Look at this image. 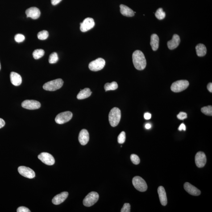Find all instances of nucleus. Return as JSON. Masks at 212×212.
<instances>
[{
    "label": "nucleus",
    "mask_w": 212,
    "mask_h": 212,
    "mask_svg": "<svg viewBox=\"0 0 212 212\" xmlns=\"http://www.w3.org/2000/svg\"><path fill=\"white\" fill-rule=\"evenodd\" d=\"M130 205L129 204L126 203L124 204L123 207L121 209V212H130Z\"/></svg>",
    "instance_id": "72a5a7b5"
},
{
    "label": "nucleus",
    "mask_w": 212,
    "mask_h": 212,
    "mask_svg": "<svg viewBox=\"0 0 212 212\" xmlns=\"http://www.w3.org/2000/svg\"><path fill=\"white\" fill-rule=\"evenodd\" d=\"M121 118V110L118 108L112 109L109 113V122L112 127H115L119 123Z\"/></svg>",
    "instance_id": "f03ea898"
},
{
    "label": "nucleus",
    "mask_w": 212,
    "mask_h": 212,
    "mask_svg": "<svg viewBox=\"0 0 212 212\" xmlns=\"http://www.w3.org/2000/svg\"><path fill=\"white\" fill-rule=\"evenodd\" d=\"M196 165L199 168H203L206 163L207 159L204 153L199 152L197 153L195 158Z\"/></svg>",
    "instance_id": "ddd939ff"
},
{
    "label": "nucleus",
    "mask_w": 212,
    "mask_h": 212,
    "mask_svg": "<svg viewBox=\"0 0 212 212\" xmlns=\"http://www.w3.org/2000/svg\"><path fill=\"white\" fill-rule=\"evenodd\" d=\"M5 121L2 118H0V129L2 128L5 126Z\"/></svg>",
    "instance_id": "ea45409f"
},
{
    "label": "nucleus",
    "mask_w": 212,
    "mask_h": 212,
    "mask_svg": "<svg viewBox=\"0 0 212 212\" xmlns=\"http://www.w3.org/2000/svg\"><path fill=\"white\" fill-rule=\"evenodd\" d=\"M189 86V82L187 80H179L172 84L171 89L172 92L180 93L187 89Z\"/></svg>",
    "instance_id": "20e7f679"
},
{
    "label": "nucleus",
    "mask_w": 212,
    "mask_h": 212,
    "mask_svg": "<svg viewBox=\"0 0 212 212\" xmlns=\"http://www.w3.org/2000/svg\"><path fill=\"white\" fill-rule=\"evenodd\" d=\"M158 192L161 203L163 206H165L168 203V200H167L166 193L164 187H159L158 188Z\"/></svg>",
    "instance_id": "6ab92c4d"
},
{
    "label": "nucleus",
    "mask_w": 212,
    "mask_h": 212,
    "mask_svg": "<svg viewBox=\"0 0 212 212\" xmlns=\"http://www.w3.org/2000/svg\"><path fill=\"white\" fill-rule=\"evenodd\" d=\"M180 37L177 34H174L172 39L168 42V47L170 50H172L177 48L180 44Z\"/></svg>",
    "instance_id": "a211bd4d"
},
{
    "label": "nucleus",
    "mask_w": 212,
    "mask_h": 212,
    "mask_svg": "<svg viewBox=\"0 0 212 212\" xmlns=\"http://www.w3.org/2000/svg\"><path fill=\"white\" fill-rule=\"evenodd\" d=\"M73 114L71 112L66 111L63 112L58 114L55 118L56 123L59 124H63L69 122L72 119Z\"/></svg>",
    "instance_id": "0eeeda50"
},
{
    "label": "nucleus",
    "mask_w": 212,
    "mask_h": 212,
    "mask_svg": "<svg viewBox=\"0 0 212 212\" xmlns=\"http://www.w3.org/2000/svg\"><path fill=\"white\" fill-rule=\"evenodd\" d=\"M184 188L185 190L189 194L193 196H197L200 195L201 194L200 190L195 187L191 185L190 183L186 182L184 184Z\"/></svg>",
    "instance_id": "2eb2a0df"
},
{
    "label": "nucleus",
    "mask_w": 212,
    "mask_h": 212,
    "mask_svg": "<svg viewBox=\"0 0 212 212\" xmlns=\"http://www.w3.org/2000/svg\"><path fill=\"white\" fill-rule=\"evenodd\" d=\"M38 158L42 162L48 165H52L54 164L55 161L53 156L47 152H42L38 156Z\"/></svg>",
    "instance_id": "1a4fd4ad"
},
{
    "label": "nucleus",
    "mask_w": 212,
    "mask_h": 212,
    "mask_svg": "<svg viewBox=\"0 0 212 212\" xmlns=\"http://www.w3.org/2000/svg\"><path fill=\"white\" fill-rule=\"evenodd\" d=\"M48 32L46 30H43L38 33V37L40 40H44L47 39L48 37Z\"/></svg>",
    "instance_id": "c756f323"
},
{
    "label": "nucleus",
    "mask_w": 212,
    "mask_h": 212,
    "mask_svg": "<svg viewBox=\"0 0 212 212\" xmlns=\"http://www.w3.org/2000/svg\"><path fill=\"white\" fill-rule=\"evenodd\" d=\"M150 44L153 51H156L158 49L159 45V38L156 34H153L151 38Z\"/></svg>",
    "instance_id": "4be33fe9"
},
{
    "label": "nucleus",
    "mask_w": 212,
    "mask_h": 212,
    "mask_svg": "<svg viewBox=\"0 0 212 212\" xmlns=\"http://www.w3.org/2000/svg\"><path fill=\"white\" fill-rule=\"evenodd\" d=\"M120 12L122 15L127 17H132L134 15V12L130 8L123 5H120Z\"/></svg>",
    "instance_id": "412c9836"
},
{
    "label": "nucleus",
    "mask_w": 212,
    "mask_h": 212,
    "mask_svg": "<svg viewBox=\"0 0 212 212\" xmlns=\"http://www.w3.org/2000/svg\"><path fill=\"white\" fill-rule=\"evenodd\" d=\"M99 197V195L96 192H91L84 199L83 204L85 206L88 207L93 206L98 201Z\"/></svg>",
    "instance_id": "423d86ee"
},
{
    "label": "nucleus",
    "mask_w": 212,
    "mask_h": 212,
    "mask_svg": "<svg viewBox=\"0 0 212 212\" xmlns=\"http://www.w3.org/2000/svg\"><path fill=\"white\" fill-rule=\"evenodd\" d=\"M64 83L61 79H56L46 83L43 85V88L46 90L54 91L60 89L63 86Z\"/></svg>",
    "instance_id": "7ed1b4c3"
},
{
    "label": "nucleus",
    "mask_w": 212,
    "mask_h": 212,
    "mask_svg": "<svg viewBox=\"0 0 212 212\" xmlns=\"http://www.w3.org/2000/svg\"><path fill=\"white\" fill-rule=\"evenodd\" d=\"M207 89L210 93H212V83H209L207 86Z\"/></svg>",
    "instance_id": "a19ab883"
},
{
    "label": "nucleus",
    "mask_w": 212,
    "mask_h": 212,
    "mask_svg": "<svg viewBox=\"0 0 212 212\" xmlns=\"http://www.w3.org/2000/svg\"><path fill=\"white\" fill-rule=\"evenodd\" d=\"M68 195V193L67 192H64L60 194L57 195L53 198L52 202L54 204L57 205L60 204L64 202L66 199Z\"/></svg>",
    "instance_id": "f3484780"
},
{
    "label": "nucleus",
    "mask_w": 212,
    "mask_h": 212,
    "mask_svg": "<svg viewBox=\"0 0 212 212\" xmlns=\"http://www.w3.org/2000/svg\"><path fill=\"white\" fill-rule=\"evenodd\" d=\"M178 130L180 131L182 130L185 131L186 130V126H185V125L184 123L181 124L178 128Z\"/></svg>",
    "instance_id": "e433bc0d"
},
{
    "label": "nucleus",
    "mask_w": 212,
    "mask_h": 212,
    "mask_svg": "<svg viewBox=\"0 0 212 212\" xmlns=\"http://www.w3.org/2000/svg\"><path fill=\"white\" fill-rule=\"evenodd\" d=\"M1 63H0V70H1Z\"/></svg>",
    "instance_id": "37998d69"
},
{
    "label": "nucleus",
    "mask_w": 212,
    "mask_h": 212,
    "mask_svg": "<svg viewBox=\"0 0 212 212\" xmlns=\"http://www.w3.org/2000/svg\"><path fill=\"white\" fill-rule=\"evenodd\" d=\"M130 159L134 164L138 165L140 163V159L139 157L135 154H132L131 155Z\"/></svg>",
    "instance_id": "2f4dec72"
},
{
    "label": "nucleus",
    "mask_w": 212,
    "mask_h": 212,
    "mask_svg": "<svg viewBox=\"0 0 212 212\" xmlns=\"http://www.w3.org/2000/svg\"><path fill=\"white\" fill-rule=\"evenodd\" d=\"M18 212H30V210L28 208L25 207H20L17 209Z\"/></svg>",
    "instance_id": "c9c22d12"
},
{
    "label": "nucleus",
    "mask_w": 212,
    "mask_h": 212,
    "mask_svg": "<svg viewBox=\"0 0 212 212\" xmlns=\"http://www.w3.org/2000/svg\"><path fill=\"white\" fill-rule=\"evenodd\" d=\"M155 15L157 19L160 20L164 19L165 18L166 16L165 13V12L162 8H159L157 10Z\"/></svg>",
    "instance_id": "bb28decb"
},
{
    "label": "nucleus",
    "mask_w": 212,
    "mask_h": 212,
    "mask_svg": "<svg viewBox=\"0 0 212 212\" xmlns=\"http://www.w3.org/2000/svg\"><path fill=\"white\" fill-rule=\"evenodd\" d=\"M196 52L197 56L199 57L205 56L207 53L206 47L204 45L199 44L196 47Z\"/></svg>",
    "instance_id": "b1692460"
},
{
    "label": "nucleus",
    "mask_w": 212,
    "mask_h": 212,
    "mask_svg": "<svg viewBox=\"0 0 212 212\" xmlns=\"http://www.w3.org/2000/svg\"><path fill=\"white\" fill-rule=\"evenodd\" d=\"M132 182L134 188L139 191L145 192L147 190V183L144 179L140 176L134 177L132 179Z\"/></svg>",
    "instance_id": "39448f33"
},
{
    "label": "nucleus",
    "mask_w": 212,
    "mask_h": 212,
    "mask_svg": "<svg viewBox=\"0 0 212 212\" xmlns=\"http://www.w3.org/2000/svg\"><path fill=\"white\" fill-rule=\"evenodd\" d=\"M11 83L15 86L20 85L22 83V78L20 75L15 72H11L10 75Z\"/></svg>",
    "instance_id": "aec40b11"
},
{
    "label": "nucleus",
    "mask_w": 212,
    "mask_h": 212,
    "mask_svg": "<svg viewBox=\"0 0 212 212\" xmlns=\"http://www.w3.org/2000/svg\"><path fill=\"white\" fill-rule=\"evenodd\" d=\"M105 65V60L101 58H99L91 62L89 64V67L90 70L96 72L103 69Z\"/></svg>",
    "instance_id": "6e6552de"
},
{
    "label": "nucleus",
    "mask_w": 212,
    "mask_h": 212,
    "mask_svg": "<svg viewBox=\"0 0 212 212\" xmlns=\"http://www.w3.org/2000/svg\"><path fill=\"white\" fill-rule=\"evenodd\" d=\"M62 0H51V3L53 5H57L59 3H60Z\"/></svg>",
    "instance_id": "58836bf2"
},
{
    "label": "nucleus",
    "mask_w": 212,
    "mask_h": 212,
    "mask_svg": "<svg viewBox=\"0 0 212 212\" xmlns=\"http://www.w3.org/2000/svg\"><path fill=\"white\" fill-rule=\"evenodd\" d=\"M80 30L85 32L93 28L95 25L94 20L93 18H88L84 20L83 22L80 23Z\"/></svg>",
    "instance_id": "9b49d317"
},
{
    "label": "nucleus",
    "mask_w": 212,
    "mask_h": 212,
    "mask_svg": "<svg viewBox=\"0 0 212 212\" xmlns=\"http://www.w3.org/2000/svg\"><path fill=\"white\" fill-rule=\"evenodd\" d=\"M92 92L89 88H85V89L81 90L77 95V98L78 99H83L88 98L90 96Z\"/></svg>",
    "instance_id": "5701e85b"
},
{
    "label": "nucleus",
    "mask_w": 212,
    "mask_h": 212,
    "mask_svg": "<svg viewBox=\"0 0 212 212\" xmlns=\"http://www.w3.org/2000/svg\"><path fill=\"white\" fill-rule=\"evenodd\" d=\"M118 85L115 81L111 83H106L104 86V89L106 91L114 90L118 89Z\"/></svg>",
    "instance_id": "393cba45"
},
{
    "label": "nucleus",
    "mask_w": 212,
    "mask_h": 212,
    "mask_svg": "<svg viewBox=\"0 0 212 212\" xmlns=\"http://www.w3.org/2000/svg\"><path fill=\"white\" fill-rule=\"evenodd\" d=\"M22 106L28 110H35L40 108L41 105L39 101L34 100H26L22 102Z\"/></svg>",
    "instance_id": "9d476101"
},
{
    "label": "nucleus",
    "mask_w": 212,
    "mask_h": 212,
    "mask_svg": "<svg viewBox=\"0 0 212 212\" xmlns=\"http://www.w3.org/2000/svg\"><path fill=\"white\" fill-rule=\"evenodd\" d=\"M145 127L146 129H151V124H146L145 126Z\"/></svg>",
    "instance_id": "79ce46f5"
},
{
    "label": "nucleus",
    "mask_w": 212,
    "mask_h": 212,
    "mask_svg": "<svg viewBox=\"0 0 212 212\" xmlns=\"http://www.w3.org/2000/svg\"><path fill=\"white\" fill-rule=\"evenodd\" d=\"M59 60L58 56L57 53L56 52H53L51 54L49 57L48 61L50 64H56Z\"/></svg>",
    "instance_id": "cd10ccee"
},
{
    "label": "nucleus",
    "mask_w": 212,
    "mask_h": 212,
    "mask_svg": "<svg viewBox=\"0 0 212 212\" xmlns=\"http://www.w3.org/2000/svg\"><path fill=\"white\" fill-rule=\"evenodd\" d=\"M178 118L180 120H184L186 119L188 116L184 112H180L177 116Z\"/></svg>",
    "instance_id": "f704fd0d"
},
{
    "label": "nucleus",
    "mask_w": 212,
    "mask_h": 212,
    "mask_svg": "<svg viewBox=\"0 0 212 212\" xmlns=\"http://www.w3.org/2000/svg\"><path fill=\"white\" fill-rule=\"evenodd\" d=\"M26 14L28 18L36 19H38L40 16L41 12L38 8L33 7L27 9L26 11Z\"/></svg>",
    "instance_id": "4468645a"
},
{
    "label": "nucleus",
    "mask_w": 212,
    "mask_h": 212,
    "mask_svg": "<svg viewBox=\"0 0 212 212\" xmlns=\"http://www.w3.org/2000/svg\"><path fill=\"white\" fill-rule=\"evenodd\" d=\"M144 117L146 120H148L151 118V114L149 113H147L144 114Z\"/></svg>",
    "instance_id": "4c0bfd02"
},
{
    "label": "nucleus",
    "mask_w": 212,
    "mask_h": 212,
    "mask_svg": "<svg viewBox=\"0 0 212 212\" xmlns=\"http://www.w3.org/2000/svg\"><path fill=\"white\" fill-rule=\"evenodd\" d=\"M201 111L205 115L212 116V106H204L201 109Z\"/></svg>",
    "instance_id": "c85d7f7f"
},
{
    "label": "nucleus",
    "mask_w": 212,
    "mask_h": 212,
    "mask_svg": "<svg viewBox=\"0 0 212 212\" xmlns=\"http://www.w3.org/2000/svg\"><path fill=\"white\" fill-rule=\"evenodd\" d=\"M78 139L81 145H85L87 144L89 140V134L86 130L83 129L79 134Z\"/></svg>",
    "instance_id": "dca6fc26"
},
{
    "label": "nucleus",
    "mask_w": 212,
    "mask_h": 212,
    "mask_svg": "<svg viewBox=\"0 0 212 212\" xmlns=\"http://www.w3.org/2000/svg\"><path fill=\"white\" fill-rule=\"evenodd\" d=\"M126 139V133L122 131L118 135V142L119 144H123L125 142Z\"/></svg>",
    "instance_id": "7c9ffc66"
},
{
    "label": "nucleus",
    "mask_w": 212,
    "mask_h": 212,
    "mask_svg": "<svg viewBox=\"0 0 212 212\" xmlns=\"http://www.w3.org/2000/svg\"><path fill=\"white\" fill-rule=\"evenodd\" d=\"M44 50L39 49L35 50L33 53V56L35 60H38L44 56Z\"/></svg>",
    "instance_id": "a878e982"
},
{
    "label": "nucleus",
    "mask_w": 212,
    "mask_h": 212,
    "mask_svg": "<svg viewBox=\"0 0 212 212\" xmlns=\"http://www.w3.org/2000/svg\"><path fill=\"white\" fill-rule=\"evenodd\" d=\"M133 63L134 67L139 70L145 68L147 62L143 53L139 50L134 51L132 54Z\"/></svg>",
    "instance_id": "f257e3e1"
},
{
    "label": "nucleus",
    "mask_w": 212,
    "mask_h": 212,
    "mask_svg": "<svg viewBox=\"0 0 212 212\" xmlns=\"http://www.w3.org/2000/svg\"><path fill=\"white\" fill-rule=\"evenodd\" d=\"M25 37L24 35L21 34H18L15 36V40L16 42L18 43H21L24 40Z\"/></svg>",
    "instance_id": "473e14b6"
},
{
    "label": "nucleus",
    "mask_w": 212,
    "mask_h": 212,
    "mask_svg": "<svg viewBox=\"0 0 212 212\" xmlns=\"http://www.w3.org/2000/svg\"><path fill=\"white\" fill-rule=\"evenodd\" d=\"M20 174L28 178L32 179L35 176L34 171L30 168L25 166H20L18 168Z\"/></svg>",
    "instance_id": "f8f14e48"
}]
</instances>
